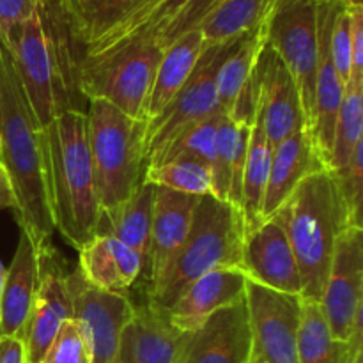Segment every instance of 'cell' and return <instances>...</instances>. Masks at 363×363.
I'll return each mask as SVG.
<instances>
[{
    "instance_id": "obj_1",
    "label": "cell",
    "mask_w": 363,
    "mask_h": 363,
    "mask_svg": "<svg viewBox=\"0 0 363 363\" xmlns=\"http://www.w3.org/2000/svg\"><path fill=\"white\" fill-rule=\"evenodd\" d=\"M0 160L14 199L20 229L41 250L50 243L55 220L50 195L45 130L32 112L13 57L0 39Z\"/></svg>"
},
{
    "instance_id": "obj_2",
    "label": "cell",
    "mask_w": 363,
    "mask_h": 363,
    "mask_svg": "<svg viewBox=\"0 0 363 363\" xmlns=\"http://www.w3.org/2000/svg\"><path fill=\"white\" fill-rule=\"evenodd\" d=\"M43 130L55 230L78 250L96 236L101 216L89 152L87 116L67 110Z\"/></svg>"
},
{
    "instance_id": "obj_3",
    "label": "cell",
    "mask_w": 363,
    "mask_h": 363,
    "mask_svg": "<svg viewBox=\"0 0 363 363\" xmlns=\"http://www.w3.org/2000/svg\"><path fill=\"white\" fill-rule=\"evenodd\" d=\"M275 215L282 220L296 255L301 298L319 303L339 236L354 227L332 170L305 177Z\"/></svg>"
},
{
    "instance_id": "obj_4",
    "label": "cell",
    "mask_w": 363,
    "mask_h": 363,
    "mask_svg": "<svg viewBox=\"0 0 363 363\" xmlns=\"http://www.w3.org/2000/svg\"><path fill=\"white\" fill-rule=\"evenodd\" d=\"M243 236V218L234 206L213 195L199 197L186 240L147 291L149 305L167 311L204 273L215 268L241 269Z\"/></svg>"
},
{
    "instance_id": "obj_5",
    "label": "cell",
    "mask_w": 363,
    "mask_h": 363,
    "mask_svg": "<svg viewBox=\"0 0 363 363\" xmlns=\"http://www.w3.org/2000/svg\"><path fill=\"white\" fill-rule=\"evenodd\" d=\"M85 116L96 195L106 211L126 201L144 177L145 121L103 99H91Z\"/></svg>"
},
{
    "instance_id": "obj_6",
    "label": "cell",
    "mask_w": 363,
    "mask_h": 363,
    "mask_svg": "<svg viewBox=\"0 0 363 363\" xmlns=\"http://www.w3.org/2000/svg\"><path fill=\"white\" fill-rule=\"evenodd\" d=\"M163 50L155 41H131L94 57H82L78 87L87 99H103L126 116L144 119Z\"/></svg>"
},
{
    "instance_id": "obj_7",
    "label": "cell",
    "mask_w": 363,
    "mask_h": 363,
    "mask_svg": "<svg viewBox=\"0 0 363 363\" xmlns=\"http://www.w3.org/2000/svg\"><path fill=\"white\" fill-rule=\"evenodd\" d=\"M318 20L319 0H275L264 20L266 45L280 57L296 82L308 131L314 124Z\"/></svg>"
},
{
    "instance_id": "obj_8",
    "label": "cell",
    "mask_w": 363,
    "mask_h": 363,
    "mask_svg": "<svg viewBox=\"0 0 363 363\" xmlns=\"http://www.w3.org/2000/svg\"><path fill=\"white\" fill-rule=\"evenodd\" d=\"M233 43L234 39L223 45H206L194 73L176 98L158 117L145 123V162L186 126L225 113L216 92V73Z\"/></svg>"
},
{
    "instance_id": "obj_9",
    "label": "cell",
    "mask_w": 363,
    "mask_h": 363,
    "mask_svg": "<svg viewBox=\"0 0 363 363\" xmlns=\"http://www.w3.org/2000/svg\"><path fill=\"white\" fill-rule=\"evenodd\" d=\"M245 300L252 337L248 363H298L303 298L247 280Z\"/></svg>"
},
{
    "instance_id": "obj_10",
    "label": "cell",
    "mask_w": 363,
    "mask_h": 363,
    "mask_svg": "<svg viewBox=\"0 0 363 363\" xmlns=\"http://www.w3.org/2000/svg\"><path fill=\"white\" fill-rule=\"evenodd\" d=\"M321 311L332 335L351 340L362 332L363 308V230L350 227L337 241L323 289Z\"/></svg>"
},
{
    "instance_id": "obj_11",
    "label": "cell",
    "mask_w": 363,
    "mask_h": 363,
    "mask_svg": "<svg viewBox=\"0 0 363 363\" xmlns=\"http://www.w3.org/2000/svg\"><path fill=\"white\" fill-rule=\"evenodd\" d=\"M67 289L73 319L84 332L92 363H121V335L137 311L133 301L126 294L96 289L85 282L77 268L67 273Z\"/></svg>"
},
{
    "instance_id": "obj_12",
    "label": "cell",
    "mask_w": 363,
    "mask_h": 363,
    "mask_svg": "<svg viewBox=\"0 0 363 363\" xmlns=\"http://www.w3.org/2000/svg\"><path fill=\"white\" fill-rule=\"evenodd\" d=\"M13 57L14 69L21 82L32 112L43 128L59 116L57 77L53 69L48 38L43 25L41 9L20 25L6 43Z\"/></svg>"
},
{
    "instance_id": "obj_13",
    "label": "cell",
    "mask_w": 363,
    "mask_h": 363,
    "mask_svg": "<svg viewBox=\"0 0 363 363\" xmlns=\"http://www.w3.org/2000/svg\"><path fill=\"white\" fill-rule=\"evenodd\" d=\"M241 272L259 286L301 296L303 286L296 255L279 215L264 218L245 233Z\"/></svg>"
},
{
    "instance_id": "obj_14",
    "label": "cell",
    "mask_w": 363,
    "mask_h": 363,
    "mask_svg": "<svg viewBox=\"0 0 363 363\" xmlns=\"http://www.w3.org/2000/svg\"><path fill=\"white\" fill-rule=\"evenodd\" d=\"M67 261L46 243L39 250V287L28 321L25 346L30 363L41 362L60 326L73 319V303L67 289Z\"/></svg>"
},
{
    "instance_id": "obj_15",
    "label": "cell",
    "mask_w": 363,
    "mask_h": 363,
    "mask_svg": "<svg viewBox=\"0 0 363 363\" xmlns=\"http://www.w3.org/2000/svg\"><path fill=\"white\" fill-rule=\"evenodd\" d=\"M252 337L247 300L213 314L194 332L183 333L176 363H248Z\"/></svg>"
},
{
    "instance_id": "obj_16",
    "label": "cell",
    "mask_w": 363,
    "mask_h": 363,
    "mask_svg": "<svg viewBox=\"0 0 363 363\" xmlns=\"http://www.w3.org/2000/svg\"><path fill=\"white\" fill-rule=\"evenodd\" d=\"M261 91L257 113L269 144L275 149L305 126L298 85L280 57L264 43L261 55ZM307 128V126H305Z\"/></svg>"
},
{
    "instance_id": "obj_17",
    "label": "cell",
    "mask_w": 363,
    "mask_h": 363,
    "mask_svg": "<svg viewBox=\"0 0 363 363\" xmlns=\"http://www.w3.org/2000/svg\"><path fill=\"white\" fill-rule=\"evenodd\" d=\"M245 289L247 277L241 269L215 268L190 284L163 312L177 332H194L213 314L245 298Z\"/></svg>"
},
{
    "instance_id": "obj_18",
    "label": "cell",
    "mask_w": 363,
    "mask_h": 363,
    "mask_svg": "<svg viewBox=\"0 0 363 363\" xmlns=\"http://www.w3.org/2000/svg\"><path fill=\"white\" fill-rule=\"evenodd\" d=\"M337 7H339V2L335 0H319V59L318 74H315L314 124H312L311 133L326 169H328L330 152H332L333 145L337 113H339L344 91H346V85L340 80L339 73L333 66L332 53H330V35H332Z\"/></svg>"
},
{
    "instance_id": "obj_19",
    "label": "cell",
    "mask_w": 363,
    "mask_h": 363,
    "mask_svg": "<svg viewBox=\"0 0 363 363\" xmlns=\"http://www.w3.org/2000/svg\"><path fill=\"white\" fill-rule=\"evenodd\" d=\"M197 202L199 197L195 195L156 186L151 238L142 272L147 291L158 282L162 273L186 240Z\"/></svg>"
},
{
    "instance_id": "obj_20",
    "label": "cell",
    "mask_w": 363,
    "mask_h": 363,
    "mask_svg": "<svg viewBox=\"0 0 363 363\" xmlns=\"http://www.w3.org/2000/svg\"><path fill=\"white\" fill-rule=\"evenodd\" d=\"M38 287L39 248L30 236L20 229L18 247L9 268H6L0 293V335L25 340Z\"/></svg>"
},
{
    "instance_id": "obj_21",
    "label": "cell",
    "mask_w": 363,
    "mask_h": 363,
    "mask_svg": "<svg viewBox=\"0 0 363 363\" xmlns=\"http://www.w3.org/2000/svg\"><path fill=\"white\" fill-rule=\"evenodd\" d=\"M325 169L312 133L305 126L277 145L262 202V220L275 215L305 177Z\"/></svg>"
},
{
    "instance_id": "obj_22",
    "label": "cell",
    "mask_w": 363,
    "mask_h": 363,
    "mask_svg": "<svg viewBox=\"0 0 363 363\" xmlns=\"http://www.w3.org/2000/svg\"><path fill=\"white\" fill-rule=\"evenodd\" d=\"M77 269L96 289L126 294L142 277L144 259L116 238L94 236L78 248Z\"/></svg>"
},
{
    "instance_id": "obj_23",
    "label": "cell",
    "mask_w": 363,
    "mask_h": 363,
    "mask_svg": "<svg viewBox=\"0 0 363 363\" xmlns=\"http://www.w3.org/2000/svg\"><path fill=\"white\" fill-rule=\"evenodd\" d=\"M183 333L152 305L137 307L121 335V363H176Z\"/></svg>"
},
{
    "instance_id": "obj_24",
    "label": "cell",
    "mask_w": 363,
    "mask_h": 363,
    "mask_svg": "<svg viewBox=\"0 0 363 363\" xmlns=\"http://www.w3.org/2000/svg\"><path fill=\"white\" fill-rule=\"evenodd\" d=\"M252 126L254 124L238 123L229 113H223L216 128L215 156L211 163L213 197L229 202L238 211L241 206V177Z\"/></svg>"
},
{
    "instance_id": "obj_25",
    "label": "cell",
    "mask_w": 363,
    "mask_h": 363,
    "mask_svg": "<svg viewBox=\"0 0 363 363\" xmlns=\"http://www.w3.org/2000/svg\"><path fill=\"white\" fill-rule=\"evenodd\" d=\"M206 48L204 38L201 30L188 32L179 39L167 46L162 53L158 67H156L155 80H152L151 94L145 105L144 121L155 119L163 112L167 105L176 98L177 92L183 89L190 74L194 73L199 59Z\"/></svg>"
},
{
    "instance_id": "obj_26",
    "label": "cell",
    "mask_w": 363,
    "mask_h": 363,
    "mask_svg": "<svg viewBox=\"0 0 363 363\" xmlns=\"http://www.w3.org/2000/svg\"><path fill=\"white\" fill-rule=\"evenodd\" d=\"M152 2L155 0H59V6L84 52Z\"/></svg>"
},
{
    "instance_id": "obj_27",
    "label": "cell",
    "mask_w": 363,
    "mask_h": 363,
    "mask_svg": "<svg viewBox=\"0 0 363 363\" xmlns=\"http://www.w3.org/2000/svg\"><path fill=\"white\" fill-rule=\"evenodd\" d=\"M156 186L142 179L137 190L124 202L112 209L101 211L96 236H110L147 257L151 238L152 215H155Z\"/></svg>"
},
{
    "instance_id": "obj_28",
    "label": "cell",
    "mask_w": 363,
    "mask_h": 363,
    "mask_svg": "<svg viewBox=\"0 0 363 363\" xmlns=\"http://www.w3.org/2000/svg\"><path fill=\"white\" fill-rule=\"evenodd\" d=\"M362 332L351 340H339L332 335L321 305L303 300L298 363H362Z\"/></svg>"
},
{
    "instance_id": "obj_29",
    "label": "cell",
    "mask_w": 363,
    "mask_h": 363,
    "mask_svg": "<svg viewBox=\"0 0 363 363\" xmlns=\"http://www.w3.org/2000/svg\"><path fill=\"white\" fill-rule=\"evenodd\" d=\"M272 156L273 147L266 137L262 121L257 113L250 131L247 162H245L243 177H241L240 213L243 218L245 233L262 222V202H264Z\"/></svg>"
},
{
    "instance_id": "obj_30",
    "label": "cell",
    "mask_w": 363,
    "mask_h": 363,
    "mask_svg": "<svg viewBox=\"0 0 363 363\" xmlns=\"http://www.w3.org/2000/svg\"><path fill=\"white\" fill-rule=\"evenodd\" d=\"M264 23H262L241 38L234 39L229 52L223 57L216 73V92H218L220 106L225 113L230 112L238 96L247 85L259 55L264 48Z\"/></svg>"
},
{
    "instance_id": "obj_31",
    "label": "cell",
    "mask_w": 363,
    "mask_h": 363,
    "mask_svg": "<svg viewBox=\"0 0 363 363\" xmlns=\"http://www.w3.org/2000/svg\"><path fill=\"white\" fill-rule=\"evenodd\" d=\"M275 0H223L199 30L206 45H223L264 23Z\"/></svg>"
},
{
    "instance_id": "obj_32",
    "label": "cell",
    "mask_w": 363,
    "mask_h": 363,
    "mask_svg": "<svg viewBox=\"0 0 363 363\" xmlns=\"http://www.w3.org/2000/svg\"><path fill=\"white\" fill-rule=\"evenodd\" d=\"M190 0H155L151 6L138 11L135 16L124 21L119 28L99 39L82 52V57H94L110 52L124 43L131 41H152L174 18L179 14Z\"/></svg>"
},
{
    "instance_id": "obj_33",
    "label": "cell",
    "mask_w": 363,
    "mask_h": 363,
    "mask_svg": "<svg viewBox=\"0 0 363 363\" xmlns=\"http://www.w3.org/2000/svg\"><path fill=\"white\" fill-rule=\"evenodd\" d=\"M363 77H351L346 84L342 103L337 113L333 145L328 170L337 172L353 158L354 149L363 142Z\"/></svg>"
},
{
    "instance_id": "obj_34",
    "label": "cell",
    "mask_w": 363,
    "mask_h": 363,
    "mask_svg": "<svg viewBox=\"0 0 363 363\" xmlns=\"http://www.w3.org/2000/svg\"><path fill=\"white\" fill-rule=\"evenodd\" d=\"M223 113H218V116L190 124L181 130L165 147L160 149L145 162V167L162 165V163L174 162V160H195L211 169L213 156H215L216 128H218Z\"/></svg>"
},
{
    "instance_id": "obj_35",
    "label": "cell",
    "mask_w": 363,
    "mask_h": 363,
    "mask_svg": "<svg viewBox=\"0 0 363 363\" xmlns=\"http://www.w3.org/2000/svg\"><path fill=\"white\" fill-rule=\"evenodd\" d=\"M142 179L155 186L169 188L195 197L213 195L211 169L195 160H174L162 165L145 167Z\"/></svg>"
},
{
    "instance_id": "obj_36",
    "label": "cell",
    "mask_w": 363,
    "mask_h": 363,
    "mask_svg": "<svg viewBox=\"0 0 363 363\" xmlns=\"http://www.w3.org/2000/svg\"><path fill=\"white\" fill-rule=\"evenodd\" d=\"M39 363H92V354L80 325L74 319L64 323Z\"/></svg>"
},
{
    "instance_id": "obj_37",
    "label": "cell",
    "mask_w": 363,
    "mask_h": 363,
    "mask_svg": "<svg viewBox=\"0 0 363 363\" xmlns=\"http://www.w3.org/2000/svg\"><path fill=\"white\" fill-rule=\"evenodd\" d=\"M330 53L340 80L346 85L353 71V16H351V7L342 4L337 7L335 20H333Z\"/></svg>"
},
{
    "instance_id": "obj_38",
    "label": "cell",
    "mask_w": 363,
    "mask_h": 363,
    "mask_svg": "<svg viewBox=\"0 0 363 363\" xmlns=\"http://www.w3.org/2000/svg\"><path fill=\"white\" fill-rule=\"evenodd\" d=\"M363 142L354 149L353 158L344 169L333 172L340 195L354 227H362V197H363Z\"/></svg>"
},
{
    "instance_id": "obj_39",
    "label": "cell",
    "mask_w": 363,
    "mask_h": 363,
    "mask_svg": "<svg viewBox=\"0 0 363 363\" xmlns=\"http://www.w3.org/2000/svg\"><path fill=\"white\" fill-rule=\"evenodd\" d=\"M48 2L50 0H0V39L4 43L9 41L20 25Z\"/></svg>"
},
{
    "instance_id": "obj_40",
    "label": "cell",
    "mask_w": 363,
    "mask_h": 363,
    "mask_svg": "<svg viewBox=\"0 0 363 363\" xmlns=\"http://www.w3.org/2000/svg\"><path fill=\"white\" fill-rule=\"evenodd\" d=\"M0 363H30L25 340L0 335Z\"/></svg>"
},
{
    "instance_id": "obj_41",
    "label": "cell",
    "mask_w": 363,
    "mask_h": 363,
    "mask_svg": "<svg viewBox=\"0 0 363 363\" xmlns=\"http://www.w3.org/2000/svg\"><path fill=\"white\" fill-rule=\"evenodd\" d=\"M2 209H13L14 211L16 209V199H14L9 176H7L2 160H0V211Z\"/></svg>"
},
{
    "instance_id": "obj_42",
    "label": "cell",
    "mask_w": 363,
    "mask_h": 363,
    "mask_svg": "<svg viewBox=\"0 0 363 363\" xmlns=\"http://www.w3.org/2000/svg\"><path fill=\"white\" fill-rule=\"evenodd\" d=\"M335 2L342 4V6L346 7H354V6H363L362 0H335Z\"/></svg>"
},
{
    "instance_id": "obj_43",
    "label": "cell",
    "mask_w": 363,
    "mask_h": 363,
    "mask_svg": "<svg viewBox=\"0 0 363 363\" xmlns=\"http://www.w3.org/2000/svg\"><path fill=\"white\" fill-rule=\"evenodd\" d=\"M4 279H6V266H4V264H2V261H0V293H2Z\"/></svg>"
}]
</instances>
